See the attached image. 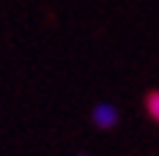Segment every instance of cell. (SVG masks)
Listing matches in <instances>:
<instances>
[{
	"label": "cell",
	"instance_id": "6da1fadb",
	"mask_svg": "<svg viewBox=\"0 0 159 156\" xmlns=\"http://www.w3.org/2000/svg\"><path fill=\"white\" fill-rule=\"evenodd\" d=\"M91 121H93L96 129H112V126L118 123V109H115V104H110V101H99L93 109H91Z\"/></svg>",
	"mask_w": 159,
	"mask_h": 156
},
{
	"label": "cell",
	"instance_id": "7a4b0ae2",
	"mask_svg": "<svg viewBox=\"0 0 159 156\" xmlns=\"http://www.w3.org/2000/svg\"><path fill=\"white\" fill-rule=\"evenodd\" d=\"M145 112L151 115V121H157V123H159V88L145 96Z\"/></svg>",
	"mask_w": 159,
	"mask_h": 156
},
{
	"label": "cell",
	"instance_id": "3957f363",
	"mask_svg": "<svg viewBox=\"0 0 159 156\" xmlns=\"http://www.w3.org/2000/svg\"><path fill=\"white\" fill-rule=\"evenodd\" d=\"M77 156H85V154H77Z\"/></svg>",
	"mask_w": 159,
	"mask_h": 156
}]
</instances>
